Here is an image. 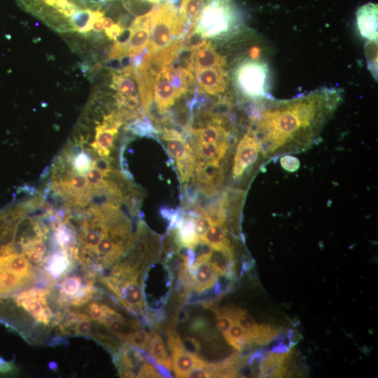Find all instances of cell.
Returning a JSON list of instances; mask_svg holds the SVG:
<instances>
[{"label":"cell","instance_id":"cell-1","mask_svg":"<svg viewBox=\"0 0 378 378\" xmlns=\"http://www.w3.org/2000/svg\"><path fill=\"white\" fill-rule=\"evenodd\" d=\"M268 98L264 106L251 111L247 132L265 157L311 144L341 103L342 92L323 87L290 99Z\"/></svg>","mask_w":378,"mask_h":378},{"label":"cell","instance_id":"cell-2","mask_svg":"<svg viewBox=\"0 0 378 378\" xmlns=\"http://www.w3.org/2000/svg\"><path fill=\"white\" fill-rule=\"evenodd\" d=\"M26 12L58 32L75 31L74 15L88 7V0H16Z\"/></svg>","mask_w":378,"mask_h":378},{"label":"cell","instance_id":"cell-3","mask_svg":"<svg viewBox=\"0 0 378 378\" xmlns=\"http://www.w3.org/2000/svg\"><path fill=\"white\" fill-rule=\"evenodd\" d=\"M150 22V38L146 49L156 52L188 34L189 24L178 14V10L164 1L152 8Z\"/></svg>","mask_w":378,"mask_h":378},{"label":"cell","instance_id":"cell-4","mask_svg":"<svg viewBox=\"0 0 378 378\" xmlns=\"http://www.w3.org/2000/svg\"><path fill=\"white\" fill-rule=\"evenodd\" d=\"M238 25L232 0H208L195 29L205 38H219L233 34Z\"/></svg>","mask_w":378,"mask_h":378},{"label":"cell","instance_id":"cell-5","mask_svg":"<svg viewBox=\"0 0 378 378\" xmlns=\"http://www.w3.org/2000/svg\"><path fill=\"white\" fill-rule=\"evenodd\" d=\"M35 279V269L23 252L0 253V295L18 290Z\"/></svg>","mask_w":378,"mask_h":378},{"label":"cell","instance_id":"cell-6","mask_svg":"<svg viewBox=\"0 0 378 378\" xmlns=\"http://www.w3.org/2000/svg\"><path fill=\"white\" fill-rule=\"evenodd\" d=\"M234 81L239 92L248 98L269 97V68L258 59L241 62L234 71Z\"/></svg>","mask_w":378,"mask_h":378},{"label":"cell","instance_id":"cell-7","mask_svg":"<svg viewBox=\"0 0 378 378\" xmlns=\"http://www.w3.org/2000/svg\"><path fill=\"white\" fill-rule=\"evenodd\" d=\"M48 292L44 288H29L18 293L15 302L41 325L48 326L53 321L59 323L62 316L53 314L48 302Z\"/></svg>","mask_w":378,"mask_h":378},{"label":"cell","instance_id":"cell-8","mask_svg":"<svg viewBox=\"0 0 378 378\" xmlns=\"http://www.w3.org/2000/svg\"><path fill=\"white\" fill-rule=\"evenodd\" d=\"M167 334V343L172 354V368L176 377H186L194 368L206 366V361L185 350L182 340L174 330L169 329Z\"/></svg>","mask_w":378,"mask_h":378},{"label":"cell","instance_id":"cell-9","mask_svg":"<svg viewBox=\"0 0 378 378\" xmlns=\"http://www.w3.org/2000/svg\"><path fill=\"white\" fill-rule=\"evenodd\" d=\"M96 292L92 281L84 284L78 275H64L59 284V302L78 307L87 303Z\"/></svg>","mask_w":378,"mask_h":378},{"label":"cell","instance_id":"cell-10","mask_svg":"<svg viewBox=\"0 0 378 378\" xmlns=\"http://www.w3.org/2000/svg\"><path fill=\"white\" fill-rule=\"evenodd\" d=\"M172 66L167 65L162 68L154 78V98L157 106L162 111H167L182 95L171 82Z\"/></svg>","mask_w":378,"mask_h":378},{"label":"cell","instance_id":"cell-11","mask_svg":"<svg viewBox=\"0 0 378 378\" xmlns=\"http://www.w3.org/2000/svg\"><path fill=\"white\" fill-rule=\"evenodd\" d=\"M260 152V145L254 136L249 133L244 134L237 146L232 172V178L241 177L246 170L257 161Z\"/></svg>","mask_w":378,"mask_h":378},{"label":"cell","instance_id":"cell-12","mask_svg":"<svg viewBox=\"0 0 378 378\" xmlns=\"http://www.w3.org/2000/svg\"><path fill=\"white\" fill-rule=\"evenodd\" d=\"M151 15L150 9L147 13L137 16L128 28L130 36L126 43L128 55L132 58L143 52L148 43Z\"/></svg>","mask_w":378,"mask_h":378},{"label":"cell","instance_id":"cell-13","mask_svg":"<svg viewBox=\"0 0 378 378\" xmlns=\"http://www.w3.org/2000/svg\"><path fill=\"white\" fill-rule=\"evenodd\" d=\"M194 72L200 91L216 96L227 90V74L223 67L197 69Z\"/></svg>","mask_w":378,"mask_h":378},{"label":"cell","instance_id":"cell-14","mask_svg":"<svg viewBox=\"0 0 378 378\" xmlns=\"http://www.w3.org/2000/svg\"><path fill=\"white\" fill-rule=\"evenodd\" d=\"M195 182L202 188L219 189L223 181V168L220 162L196 159L195 163Z\"/></svg>","mask_w":378,"mask_h":378},{"label":"cell","instance_id":"cell-15","mask_svg":"<svg viewBox=\"0 0 378 378\" xmlns=\"http://www.w3.org/2000/svg\"><path fill=\"white\" fill-rule=\"evenodd\" d=\"M225 63V57L217 52L211 42L208 41L204 46L191 52L186 69L194 71L197 69L223 67Z\"/></svg>","mask_w":378,"mask_h":378},{"label":"cell","instance_id":"cell-16","mask_svg":"<svg viewBox=\"0 0 378 378\" xmlns=\"http://www.w3.org/2000/svg\"><path fill=\"white\" fill-rule=\"evenodd\" d=\"M356 24L360 35L369 41L377 43L378 8L374 3H368L356 12Z\"/></svg>","mask_w":378,"mask_h":378},{"label":"cell","instance_id":"cell-17","mask_svg":"<svg viewBox=\"0 0 378 378\" xmlns=\"http://www.w3.org/2000/svg\"><path fill=\"white\" fill-rule=\"evenodd\" d=\"M191 289L196 292H204L217 283L218 274L208 260L194 262L188 268Z\"/></svg>","mask_w":378,"mask_h":378},{"label":"cell","instance_id":"cell-18","mask_svg":"<svg viewBox=\"0 0 378 378\" xmlns=\"http://www.w3.org/2000/svg\"><path fill=\"white\" fill-rule=\"evenodd\" d=\"M209 262L218 275L232 279L234 274V250L230 246L213 248Z\"/></svg>","mask_w":378,"mask_h":378},{"label":"cell","instance_id":"cell-19","mask_svg":"<svg viewBox=\"0 0 378 378\" xmlns=\"http://www.w3.org/2000/svg\"><path fill=\"white\" fill-rule=\"evenodd\" d=\"M94 131V141L90 144V146L99 156L109 157L118 129L108 127L102 123L95 127Z\"/></svg>","mask_w":378,"mask_h":378},{"label":"cell","instance_id":"cell-20","mask_svg":"<svg viewBox=\"0 0 378 378\" xmlns=\"http://www.w3.org/2000/svg\"><path fill=\"white\" fill-rule=\"evenodd\" d=\"M197 142L221 144L230 142L232 138L227 124H209L206 127L192 128Z\"/></svg>","mask_w":378,"mask_h":378},{"label":"cell","instance_id":"cell-21","mask_svg":"<svg viewBox=\"0 0 378 378\" xmlns=\"http://www.w3.org/2000/svg\"><path fill=\"white\" fill-rule=\"evenodd\" d=\"M230 143L225 142L221 144L197 142L192 150L196 159L220 162L226 155Z\"/></svg>","mask_w":378,"mask_h":378},{"label":"cell","instance_id":"cell-22","mask_svg":"<svg viewBox=\"0 0 378 378\" xmlns=\"http://www.w3.org/2000/svg\"><path fill=\"white\" fill-rule=\"evenodd\" d=\"M22 218L15 211L9 214L0 215V250L4 245L14 241Z\"/></svg>","mask_w":378,"mask_h":378},{"label":"cell","instance_id":"cell-23","mask_svg":"<svg viewBox=\"0 0 378 378\" xmlns=\"http://www.w3.org/2000/svg\"><path fill=\"white\" fill-rule=\"evenodd\" d=\"M146 349L150 357L155 360V363L164 366L168 370L172 369V360L169 357L164 342L158 332L150 336Z\"/></svg>","mask_w":378,"mask_h":378},{"label":"cell","instance_id":"cell-24","mask_svg":"<svg viewBox=\"0 0 378 378\" xmlns=\"http://www.w3.org/2000/svg\"><path fill=\"white\" fill-rule=\"evenodd\" d=\"M208 0H181L179 15L189 24L188 30L195 29Z\"/></svg>","mask_w":378,"mask_h":378},{"label":"cell","instance_id":"cell-25","mask_svg":"<svg viewBox=\"0 0 378 378\" xmlns=\"http://www.w3.org/2000/svg\"><path fill=\"white\" fill-rule=\"evenodd\" d=\"M200 240L207 243L213 248L230 246L225 225H212Z\"/></svg>","mask_w":378,"mask_h":378},{"label":"cell","instance_id":"cell-26","mask_svg":"<svg viewBox=\"0 0 378 378\" xmlns=\"http://www.w3.org/2000/svg\"><path fill=\"white\" fill-rule=\"evenodd\" d=\"M164 141H166V148L168 154L176 162L194 154L191 147L182 135Z\"/></svg>","mask_w":378,"mask_h":378},{"label":"cell","instance_id":"cell-27","mask_svg":"<svg viewBox=\"0 0 378 378\" xmlns=\"http://www.w3.org/2000/svg\"><path fill=\"white\" fill-rule=\"evenodd\" d=\"M234 323H237L243 328L246 344L254 342L258 324L251 314L245 310L236 309Z\"/></svg>","mask_w":378,"mask_h":378},{"label":"cell","instance_id":"cell-28","mask_svg":"<svg viewBox=\"0 0 378 378\" xmlns=\"http://www.w3.org/2000/svg\"><path fill=\"white\" fill-rule=\"evenodd\" d=\"M111 88L125 96L136 94L135 83L132 76L112 72Z\"/></svg>","mask_w":378,"mask_h":378},{"label":"cell","instance_id":"cell-29","mask_svg":"<svg viewBox=\"0 0 378 378\" xmlns=\"http://www.w3.org/2000/svg\"><path fill=\"white\" fill-rule=\"evenodd\" d=\"M126 128L132 133L140 136H155L160 133L146 115L137 118L135 120L129 122Z\"/></svg>","mask_w":378,"mask_h":378},{"label":"cell","instance_id":"cell-30","mask_svg":"<svg viewBox=\"0 0 378 378\" xmlns=\"http://www.w3.org/2000/svg\"><path fill=\"white\" fill-rule=\"evenodd\" d=\"M223 336L228 344L238 351L244 349L246 344L244 330L237 323H234L229 330L224 334Z\"/></svg>","mask_w":378,"mask_h":378},{"label":"cell","instance_id":"cell-31","mask_svg":"<svg viewBox=\"0 0 378 378\" xmlns=\"http://www.w3.org/2000/svg\"><path fill=\"white\" fill-rule=\"evenodd\" d=\"M281 332L280 328H275L270 325L258 324L254 342L260 345L270 343Z\"/></svg>","mask_w":378,"mask_h":378},{"label":"cell","instance_id":"cell-32","mask_svg":"<svg viewBox=\"0 0 378 378\" xmlns=\"http://www.w3.org/2000/svg\"><path fill=\"white\" fill-rule=\"evenodd\" d=\"M150 336L151 335L146 330H136L127 337L126 341L131 346L144 350Z\"/></svg>","mask_w":378,"mask_h":378},{"label":"cell","instance_id":"cell-33","mask_svg":"<svg viewBox=\"0 0 378 378\" xmlns=\"http://www.w3.org/2000/svg\"><path fill=\"white\" fill-rule=\"evenodd\" d=\"M207 43L206 38H204L200 33L192 29L188 32V36L185 38L182 50L192 52L194 50L204 46Z\"/></svg>","mask_w":378,"mask_h":378},{"label":"cell","instance_id":"cell-34","mask_svg":"<svg viewBox=\"0 0 378 378\" xmlns=\"http://www.w3.org/2000/svg\"><path fill=\"white\" fill-rule=\"evenodd\" d=\"M128 55V48L127 43L115 41L114 44L110 48L108 56V59H119Z\"/></svg>","mask_w":378,"mask_h":378},{"label":"cell","instance_id":"cell-35","mask_svg":"<svg viewBox=\"0 0 378 378\" xmlns=\"http://www.w3.org/2000/svg\"><path fill=\"white\" fill-rule=\"evenodd\" d=\"M211 225L212 223L210 219L204 215L198 216L194 220L195 232L200 239Z\"/></svg>","mask_w":378,"mask_h":378},{"label":"cell","instance_id":"cell-36","mask_svg":"<svg viewBox=\"0 0 378 378\" xmlns=\"http://www.w3.org/2000/svg\"><path fill=\"white\" fill-rule=\"evenodd\" d=\"M216 327L218 330L223 333L225 334L232 325L234 323L233 320L227 314L222 312L216 311Z\"/></svg>","mask_w":378,"mask_h":378},{"label":"cell","instance_id":"cell-37","mask_svg":"<svg viewBox=\"0 0 378 378\" xmlns=\"http://www.w3.org/2000/svg\"><path fill=\"white\" fill-rule=\"evenodd\" d=\"M281 167L289 172H295L300 167L298 159L292 155H284L280 159Z\"/></svg>","mask_w":378,"mask_h":378},{"label":"cell","instance_id":"cell-38","mask_svg":"<svg viewBox=\"0 0 378 378\" xmlns=\"http://www.w3.org/2000/svg\"><path fill=\"white\" fill-rule=\"evenodd\" d=\"M136 377H162V376L148 363L144 362L136 374Z\"/></svg>","mask_w":378,"mask_h":378},{"label":"cell","instance_id":"cell-39","mask_svg":"<svg viewBox=\"0 0 378 378\" xmlns=\"http://www.w3.org/2000/svg\"><path fill=\"white\" fill-rule=\"evenodd\" d=\"M182 344L186 351L189 353L197 354L201 348L200 342L195 337H186Z\"/></svg>","mask_w":378,"mask_h":378},{"label":"cell","instance_id":"cell-40","mask_svg":"<svg viewBox=\"0 0 378 378\" xmlns=\"http://www.w3.org/2000/svg\"><path fill=\"white\" fill-rule=\"evenodd\" d=\"M125 30V28L117 22L110 29L105 30V34L110 40L115 41Z\"/></svg>","mask_w":378,"mask_h":378},{"label":"cell","instance_id":"cell-41","mask_svg":"<svg viewBox=\"0 0 378 378\" xmlns=\"http://www.w3.org/2000/svg\"><path fill=\"white\" fill-rule=\"evenodd\" d=\"M102 23L105 30L110 29L115 24L111 18L105 15L103 17Z\"/></svg>","mask_w":378,"mask_h":378},{"label":"cell","instance_id":"cell-42","mask_svg":"<svg viewBox=\"0 0 378 378\" xmlns=\"http://www.w3.org/2000/svg\"><path fill=\"white\" fill-rule=\"evenodd\" d=\"M205 326V322L203 320H195L192 324V328L194 331L200 330Z\"/></svg>","mask_w":378,"mask_h":378},{"label":"cell","instance_id":"cell-43","mask_svg":"<svg viewBox=\"0 0 378 378\" xmlns=\"http://www.w3.org/2000/svg\"><path fill=\"white\" fill-rule=\"evenodd\" d=\"M249 55L251 59H258L260 55V50L257 47H252L249 50Z\"/></svg>","mask_w":378,"mask_h":378},{"label":"cell","instance_id":"cell-44","mask_svg":"<svg viewBox=\"0 0 378 378\" xmlns=\"http://www.w3.org/2000/svg\"><path fill=\"white\" fill-rule=\"evenodd\" d=\"M188 318V314L185 309H181L178 311L176 315V320L178 321H185Z\"/></svg>","mask_w":378,"mask_h":378},{"label":"cell","instance_id":"cell-45","mask_svg":"<svg viewBox=\"0 0 378 378\" xmlns=\"http://www.w3.org/2000/svg\"><path fill=\"white\" fill-rule=\"evenodd\" d=\"M102 62H97L94 64L92 67L90 69V74L94 75L96 74L102 68Z\"/></svg>","mask_w":378,"mask_h":378},{"label":"cell","instance_id":"cell-46","mask_svg":"<svg viewBox=\"0 0 378 378\" xmlns=\"http://www.w3.org/2000/svg\"><path fill=\"white\" fill-rule=\"evenodd\" d=\"M131 1V0H122V1ZM138 1H147V2H150V3H160L161 1H163V0H138Z\"/></svg>","mask_w":378,"mask_h":378}]
</instances>
